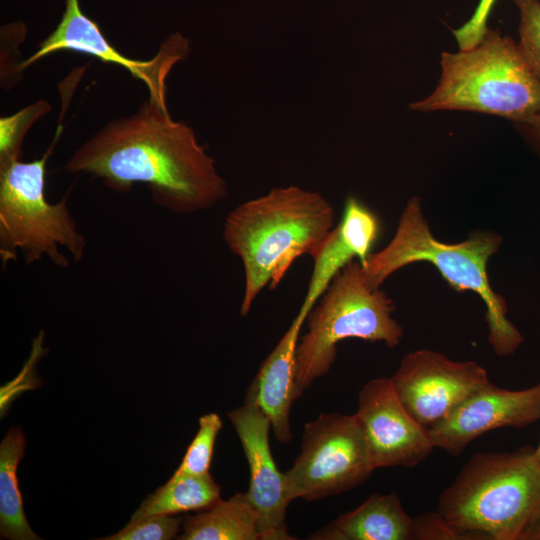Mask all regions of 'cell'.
<instances>
[{
	"instance_id": "obj_22",
	"label": "cell",
	"mask_w": 540,
	"mask_h": 540,
	"mask_svg": "<svg viewBox=\"0 0 540 540\" xmlns=\"http://www.w3.org/2000/svg\"><path fill=\"white\" fill-rule=\"evenodd\" d=\"M519 12L517 44L527 65L540 80V0H512Z\"/></svg>"
},
{
	"instance_id": "obj_3",
	"label": "cell",
	"mask_w": 540,
	"mask_h": 540,
	"mask_svg": "<svg viewBox=\"0 0 540 540\" xmlns=\"http://www.w3.org/2000/svg\"><path fill=\"white\" fill-rule=\"evenodd\" d=\"M436 510L471 540H540L535 447L475 453L439 494Z\"/></svg>"
},
{
	"instance_id": "obj_23",
	"label": "cell",
	"mask_w": 540,
	"mask_h": 540,
	"mask_svg": "<svg viewBox=\"0 0 540 540\" xmlns=\"http://www.w3.org/2000/svg\"><path fill=\"white\" fill-rule=\"evenodd\" d=\"M183 521V516L150 515L130 520L119 532L101 540H169L176 538Z\"/></svg>"
},
{
	"instance_id": "obj_7",
	"label": "cell",
	"mask_w": 540,
	"mask_h": 540,
	"mask_svg": "<svg viewBox=\"0 0 540 540\" xmlns=\"http://www.w3.org/2000/svg\"><path fill=\"white\" fill-rule=\"evenodd\" d=\"M39 158L0 163V258L3 267L16 260L18 252L26 264L47 258L59 268L69 266L65 250L74 262L85 255L86 240L73 219L67 193L51 203L45 195L48 158L61 134Z\"/></svg>"
},
{
	"instance_id": "obj_9",
	"label": "cell",
	"mask_w": 540,
	"mask_h": 540,
	"mask_svg": "<svg viewBox=\"0 0 540 540\" xmlns=\"http://www.w3.org/2000/svg\"><path fill=\"white\" fill-rule=\"evenodd\" d=\"M390 380L406 410L428 429L491 382L477 362L455 361L431 349L407 353Z\"/></svg>"
},
{
	"instance_id": "obj_15",
	"label": "cell",
	"mask_w": 540,
	"mask_h": 540,
	"mask_svg": "<svg viewBox=\"0 0 540 540\" xmlns=\"http://www.w3.org/2000/svg\"><path fill=\"white\" fill-rule=\"evenodd\" d=\"M305 318L296 315L275 348L262 362L250 385L256 401L271 423L275 438L288 443L292 438L290 410L300 398L296 383V349Z\"/></svg>"
},
{
	"instance_id": "obj_14",
	"label": "cell",
	"mask_w": 540,
	"mask_h": 540,
	"mask_svg": "<svg viewBox=\"0 0 540 540\" xmlns=\"http://www.w3.org/2000/svg\"><path fill=\"white\" fill-rule=\"evenodd\" d=\"M380 233V222L373 211L357 198H347L342 219L329 232L312 257L313 271L298 315L305 318L332 279L351 261L363 263Z\"/></svg>"
},
{
	"instance_id": "obj_27",
	"label": "cell",
	"mask_w": 540,
	"mask_h": 540,
	"mask_svg": "<svg viewBox=\"0 0 540 540\" xmlns=\"http://www.w3.org/2000/svg\"><path fill=\"white\" fill-rule=\"evenodd\" d=\"M535 455L537 459L540 461V441H539V444L535 447Z\"/></svg>"
},
{
	"instance_id": "obj_20",
	"label": "cell",
	"mask_w": 540,
	"mask_h": 540,
	"mask_svg": "<svg viewBox=\"0 0 540 540\" xmlns=\"http://www.w3.org/2000/svg\"><path fill=\"white\" fill-rule=\"evenodd\" d=\"M50 110L49 102L39 100L12 115L0 118V163L22 159V144L26 133Z\"/></svg>"
},
{
	"instance_id": "obj_6",
	"label": "cell",
	"mask_w": 540,
	"mask_h": 540,
	"mask_svg": "<svg viewBox=\"0 0 540 540\" xmlns=\"http://www.w3.org/2000/svg\"><path fill=\"white\" fill-rule=\"evenodd\" d=\"M395 304L380 288L367 281L360 260L347 264L308 313L307 332L296 349V383L303 391L328 373L337 355V344L348 338L383 342L394 348L403 337L394 319Z\"/></svg>"
},
{
	"instance_id": "obj_18",
	"label": "cell",
	"mask_w": 540,
	"mask_h": 540,
	"mask_svg": "<svg viewBox=\"0 0 540 540\" xmlns=\"http://www.w3.org/2000/svg\"><path fill=\"white\" fill-rule=\"evenodd\" d=\"M26 438L20 427H12L0 445V535L11 540L40 539L31 529L23 510L17 467Z\"/></svg>"
},
{
	"instance_id": "obj_4",
	"label": "cell",
	"mask_w": 540,
	"mask_h": 540,
	"mask_svg": "<svg viewBox=\"0 0 540 540\" xmlns=\"http://www.w3.org/2000/svg\"><path fill=\"white\" fill-rule=\"evenodd\" d=\"M502 237L492 231H476L458 243L437 240L425 219L421 202H407L391 241L380 251L370 253L361 263L368 283L380 288L393 273L417 262H428L456 291L477 294L486 307L488 341L501 357L514 354L524 337L508 319L504 297L494 291L489 280L488 261L498 252Z\"/></svg>"
},
{
	"instance_id": "obj_16",
	"label": "cell",
	"mask_w": 540,
	"mask_h": 540,
	"mask_svg": "<svg viewBox=\"0 0 540 540\" xmlns=\"http://www.w3.org/2000/svg\"><path fill=\"white\" fill-rule=\"evenodd\" d=\"M310 540H413V517L395 492L371 494L355 509L314 531Z\"/></svg>"
},
{
	"instance_id": "obj_26",
	"label": "cell",
	"mask_w": 540,
	"mask_h": 540,
	"mask_svg": "<svg viewBox=\"0 0 540 540\" xmlns=\"http://www.w3.org/2000/svg\"><path fill=\"white\" fill-rule=\"evenodd\" d=\"M540 154V113L514 121Z\"/></svg>"
},
{
	"instance_id": "obj_19",
	"label": "cell",
	"mask_w": 540,
	"mask_h": 540,
	"mask_svg": "<svg viewBox=\"0 0 540 540\" xmlns=\"http://www.w3.org/2000/svg\"><path fill=\"white\" fill-rule=\"evenodd\" d=\"M220 492L221 487L210 473L192 475L174 472L164 485L142 501L131 520L157 514L198 512L217 502Z\"/></svg>"
},
{
	"instance_id": "obj_2",
	"label": "cell",
	"mask_w": 540,
	"mask_h": 540,
	"mask_svg": "<svg viewBox=\"0 0 540 540\" xmlns=\"http://www.w3.org/2000/svg\"><path fill=\"white\" fill-rule=\"evenodd\" d=\"M334 218L326 198L296 186L273 188L227 215L223 239L244 270L241 316L248 315L266 286L279 285L297 258L317 253Z\"/></svg>"
},
{
	"instance_id": "obj_8",
	"label": "cell",
	"mask_w": 540,
	"mask_h": 540,
	"mask_svg": "<svg viewBox=\"0 0 540 540\" xmlns=\"http://www.w3.org/2000/svg\"><path fill=\"white\" fill-rule=\"evenodd\" d=\"M375 471L355 416L322 413L303 429L300 453L285 475L290 501L318 500L347 492Z\"/></svg>"
},
{
	"instance_id": "obj_10",
	"label": "cell",
	"mask_w": 540,
	"mask_h": 540,
	"mask_svg": "<svg viewBox=\"0 0 540 540\" xmlns=\"http://www.w3.org/2000/svg\"><path fill=\"white\" fill-rule=\"evenodd\" d=\"M88 54L106 63L117 64L141 80L148 88L149 99L166 105V78L172 67L187 57L189 40L180 33L169 36L157 54L149 60H135L120 53L101 32L99 26L80 7L79 0H65V9L55 29L23 62V68L58 51Z\"/></svg>"
},
{
	"instance_id": "obj_13",
	"label": "cell",
	"mask_w": 540,
	"mask_h": 540,
	"mask_svg": "<svg viewBox=\"0 0 540 540\" xmlns=\"http://www.w3.org/2000/svg\"><path fill=\"white\" fill-rule=\"evenodd\" d=\"M540 420V382L510 390L489 382L470 395L445 420L429 429L435 448L459 456L494 429L524 428Z\"/></svg>"
},
{
	"instance_id": "obj_21",
	"label": "cell",
	"mask_w": 540,
	"mask_h": 540,
	"mask_svg": "<svg viewBox=\"0 0 540 540\" xmlns=\"http://www.w3.org/2000/svg\"><path fill=\"white\" fill-rule=\"evenodd\" d=\"M222 428V420L216 413L199 419V430L188 446L181 464L175 472L192 475L209 473L216 437Z\"/></svg>"
},
{
	"instance_id": "obj_11",
	"label": "cell",
	"mask_w": 540,
	"mask_h": 540,
	"mask_svg": "<svg viewBox=\"0 0 540 540\" xmlns=\"http://www.w3.org/2000/svg\"><path fill=\"white\" fill-rule=\"evenodd\" d=\"M355 416L375 470L415 467L435 449L429 429L406 410L390 377L374 378L363 385Z\"/></svg>"
},
{
	"instance_id": "obj_1",
	"label": "cell",
	"mask_w": 540,
	"mask_h": 540,
	"mask_svg": "<svg viewBox=\"0 0 540 540\" xmlns=\"http://www.w3.org/2000/svg\"><path fill=\"white\" fill-rule=\"evenodd\" d=\"M63 169L98 178L117 193L144 184L157 206L176 214L210 209L228 196L215 159L193 129L149 98L133 114L111 120L92 135Z\"/></svg>"
},
{
	"instance_id": "obj_24",
	"label": "cell",
	"mask_w": 540,
	"mask_h": 540,
	"mask_svg": "<svg viewBox=\"0 0 540 540\" xmlns=\"http://www.w3.org/2000/svg\"><path fill=\"white\" fill-rule=\"evenodd\" d=\"M413 540H471L453 527L437 510L413 517Z\"/></svg>"
},
{
	"instance_id": "obj_25",
	"label": "cell",
	"mask_w": 540,
	"mask_h": 540,
	"mask_svg": "<svg viewBox=\"0 0 540 540\" xmlns=\"http://www.w3.org/2000/svg\"><path fill=\"white\" fill-rule=\"evenodd\" d=\"M496 1L480 0L471 18L453 30L460 50L471 49L481 42L488 29L487 22Z\"/></svg>"
},
{
	"instance_id": "obj_12",
	"label": "cell",
	"mask_w": 540,
	"mask_h": 540,
	"mask_svg": "<svg viewBox=\"0 0 540 540\" xmlns=\"http://www.w3.org/2000/svg\"><path fill=\"white\" fill-rule=\"evenodd\" d=\"M243 448L250 470L248 499L258 515L261 540H293L286 524L285 475L275 464L269 444L271 423L249 387L244 404L227 413Z\"/></svg>"
},
{
	"instance_id": "obj_17",
	"label": "cell",
	"mask_w": 540,
	"mask_h": 540,
	"mask_svg": "<svg viewBox=\"0 0 540 540\" xmlns=\"http://www.w3.org/2000/svg\"><path fill=\"white\" fill-rule=\"evenodd\" d=\"M180 540H257L260 539L258 515L246 493L219 499L183 521Z\"/></svg>"
},
{
	"instance_id": "obj_5",
	"label": "cell",
	"mask_w": 540,
	"mask_h": 540,
	"mask_svg": "<svg viewBox=\"0 0 540 540\" xmlns=\"http://www.w3.org/2000/svg\"><path fill=\"white\" fill-rule=\"evenodd\" d=\"M441 77L433 92L413 102L415 111H472L516 121L540 113V80L518 45L498 30L487 29L475 47L443 52Z\"/></svg>"
}]
</instances>
